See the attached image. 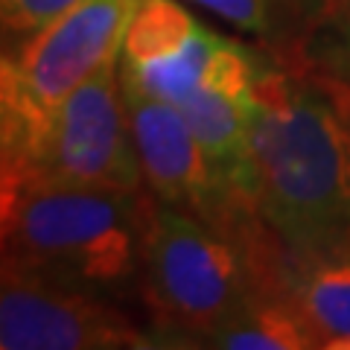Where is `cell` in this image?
I'll use <instances>...</instances> for the list:
<instances>
[{
  "label": "cell",
  "instance_id": "cell-1",
  "mask_svg": "<svg viewBox=\"0 0 350 350\" xmlns=\"http://www.w3.org/2000/svg\"><path fill=\"white\" fill-rule=\"evenodd\" d=\"M257 211L286 245L350 234V82L266 47L251 120Z\"/></svg>",
  "mask_w": 350,
  "mask_h": 350
},
{
  "label": "cell",
  "instance_id": "cell-2",
  "mask_svg": "<svg viewBox=\"0 0 350 350\" xmlns=\"http://www.w3.org/2000/svg\"><path fill=\"white\" fill-rule=\"evenodd\" d=\"M0 199L3 266L123 306L140 301L146 187H44Z\"/></svg>",
  "mask_w": 350,
  "mask_h": 350
},
{
  "label": "cell",
  "instance_id": "cell-3",
  "mask_svg": "<svg viewBox=\"0 0 350 350\" xmlns=\"http://www.w3.org/2000/svg\"><path fill=\"white\" fill-rule=\"evenodd\" d=\"M280 262L254 257L234 237L149 193L140 301L155 347H202L254 295L283 292Z\"/></svg>",
  "mask_w": 350,
  "mask_h": 350
},
{
  "label": "cell",
  "instance_id": "cell-4",
  "mask_svg": "<svg viewBox=\"0 0 350 350\" xmlns=\"http://www.w3.org/2000/svg\"><path fill=\"white\" fill-rule=\"evenodd\" d=\"M0 196L44 187H146L120 88V53L64 96L24 146L0 155Z\"/></svg>",
  "mask_w": 350,
  "mask_h": 350
},
{
  "label": "cell",
  "instance_id": "cell-5",
  "mask_svg": "<svg viewBox=\"0 0 350 350\" xmlns=\"http://www.w3.org/2000/svg\"><path fill=\"white\" fill-rule=\"evenodd\" d=\"M140 0H82L15 41L0 62V152H15L103 62L123 47Z\"/></svg>",
  "mask_w": 350,
  "mask_h": 350
},
{
  "label": "cell",
  "instance_id": "cell-6",
  "mask_svg": "<svg viewBox=\"0 0 350 350\" xmlns=\"http://www.w3.org/2000/svg\"><path fill=\"white\" fill-rule=\"evenodd\" d=\"M0 347L3 350H140L155 347L140 327L103 295L27 275L0 271Z\"/></svg>",
  "mask_w": 350,
  "mask_h": 350
},
{
  "label": "cell",
  "instance_id": "cell-7",
  "mask_svg": "<svg viewBox=\"0 0 350 350\" xmlns=\"http://www.w3.org/2000/svg\"><path fill=\"white\" fill-rule=\"evenodd\" d=\"M219 41L222 36L175 0H140L120 47V73L146 94L181 105L199 88Z\"/></svg>",
  "mask_w": 350,
  "mask_h": 350
},
{
  "label": "cell",
  "instance_id": "cell-8",
  "mask_svg": "<svg viewBox=\"0 0 350 350\" xmlns=\"http://www.w3.org/2000/svg\"><path fill=\"white\" fill-rule=\"evenodd\" d=\"M280 289L319 333L321 350H350V234L286 245Z\"/></svg>",
  "mask_w": 350,
  "mask_h": 350
},
{
  "label": "cell",
  "instance_id": "cell-9",
  "mask_svg": "<svg viewBox=\"0 0 350 350\" xmlns=\"http://www.w3.org/2000/svg\"><path fill=\"white\" fill-rule=\"evenodd\" d=\"M216 350H321V338L286 292L254 295L202 338Z\"/></svg>",
  "mask_w": 350,
  "mask_h": 350
},
{
  "label": "cell",
  "instance_id": "cell-10",
  "mask_svg": "<svg viewBox=\"0 0 350 350\" xmlns=\"http://www.w3.org/2000/svg\"><path fill=\"white\" fill-rule=\"evenodd\" d=\"M278 53H306L330 0H193Z\"/></svg>",
  "mask_w": 350,
  "mask_h": 350
},
{
  "label": "cell",
  "instance_id": "cell-11",
  "mask_svg": "<svg viewBox=\"0 0 350 350\" xmlns=\"http://www.w3.org/2000/svg\"><path fill=\"white\" fill-rule=\"evenodd\" d=\"M330 3L338 6L336 0ZM306 56L350 82V0H345L336 12L327 9L312 38L306 41Z\"/></svg>",
  "mask_w": 350,
  "mask_h": 350
},
{
  "label": "cell",
  "instance_id": "cell-12",
  "mask_svg": "<svg viewBox=\"0 0 350 350\" xmlns=\"http://www.w3.org/2000/svg\"><path fill=\"white\" fill-rule=\"evenodd\" d=\"M82 0H0V24H3V36L21 41L32 36V32L44 29L62 18L68 9H73Z\"/></svg>",
  "mask_w": 350,
  "mask_h": 350
}]
</instances>
